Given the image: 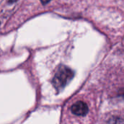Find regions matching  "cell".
I'll return each mask as SVG.
<instances>
[{
    "label": "cell",
    "instance_id": "6da1fadb",
    "mask_svg": "<svg viewBox=\"0 0 124 124\" xmlns=\"http://www.w3.org/2000/svg\"><path fill=\"white\" fill-rule=\"evenodd\" d=\"M74 77V72L69 67L61 65L57 70L53 80V84L55 89L61 91L63 89Z\"/></svg>",
    "mask_w": 124,
    "mask_h": 124
},
{
    "label": "cell",
    "instance_id": "7a4b0ae2",
    "mask_svg": "<svg viewBox=\"0 0 124 124\" xmlns=\"http://www.w3.org/2000/svg\"><path fill=\"white\" fill-rule=\"evenodd\" d=\"M71 111L73 114L76 115L83 116L85 115L88 112V105L83 101H78L74 104L71 107Z\"/></svg>",
    "mask_w": 124,
    "mask_h": 124
},
{
    "label": "cell",
    "instance_id": "3957f363",
    "mask_svg": "<svg viewBox=\"0 0 124 124\" xmlns=\"http://www.w3.org/2000/svg\"><path fill=\"white\" fill-rule=\"evenodd\" d=\"M109 124H124V122L120 119L117 117H113L110 120Z\"/></svg>",
    "mask_w": 124,
    "mask_h": 124
},
{
    "label": "cell",
    "instance_id": "277c9868",
    "mask_svg": "<svg viewBox=\"0 0 124 124\" xmlns=\"http://www.w3.org/2000/svg\"><path fill=\"white\" fill-rule=\"evenodd\" d=\"M40 1H41V2H42L43 5H45V4H47V3L50 2V1H51V0H40Z\"/></svg>",
    "mask_w": 124,
    "mask_h": 124
},
{
    "label": "cell",
    "instance_id": "5b68a950",
    "mask_svg": "<svg viewBox=\"0 0 124 124\" xmlns=\"http://www.w3.org/2000/svg\"><path fill=\"white\" fill-rule=\"evenodd\" d=\"M17 0H9V2L10 3H13V2H16Z\"/></svg>",
    "mask_w": 124,
    "mask_h": 124
}]
</instances>
